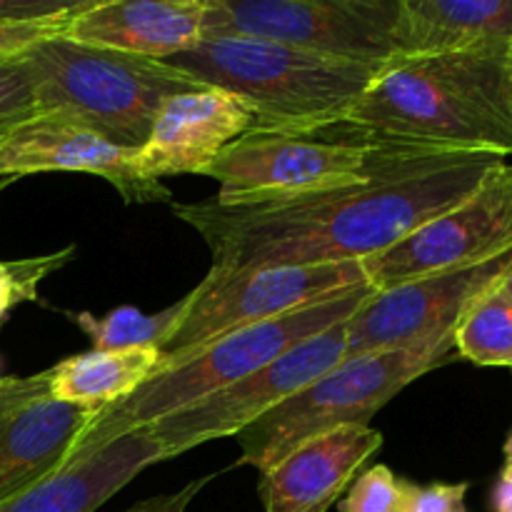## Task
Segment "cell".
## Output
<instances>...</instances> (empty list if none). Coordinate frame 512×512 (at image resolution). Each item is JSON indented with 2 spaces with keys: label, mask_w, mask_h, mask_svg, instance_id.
<instances>
[{
  "label": "cell",
  "mask_w": 512,
  "mask_h": 512,
  "mask_svg": "<svg viewBox=\"0 0 512 512\" xmlns=\"http://www.w3.org/2000/svg\"><path fill=\"white\" fill-rule=\"evenodd\" d=\"M495 153L390 145L368 180L268 205L173 203L210 250L213 270L363 263L455 208L503 168Z\"/></svg>",
  "instance_id": "cell-1"
},
{
  "label": "cell",
  "mask_w": 512,
  "mask_h": 512,
  "mask_svg": "<svg viewBox=\"0 0 512 512\" xmlns=\"http://www.w3.org/2000/svg\"><path fill=\"white\" fill-rule=\"evenodd\" d=\"M345 128L375 143L512 155V45L395 55L380 65Z\"/></svg>",
  "instance_id": "cell-2"
},
{
  "label": "cell",
  "mask_w": 512,
  "mask_h": 512,
  "mask_svg": "<svg viewBox=\"0 0 512 512\" xmlns=\"http://www.w3.org/2000/svg\"><path fill=\"white\" fill-rule=\"evenodd\" d=\"M168 63L243 98L253 110V130L285 135L343 125L380 70L245 35L203 40Z\"/></svg>",
  "instance_id": "cell-3"
},
{
  "label": "cell",
  "mask_w": 512,
  "mask_h": 512,
  "mask_svg": "<svg viewBox=\"0 0 512 512\" xmlns=\"http://www.w3.org/2000/svg\"><path fill=\"white\" fill-rule=\"evenodd\" d=\"M35 115H60L118 148L138 150L173 95L210 88L168 60L90 48L60 35L23 53Z\"/></svg>",
  "instance_id": "cell-4"
},
{
  "label": "cell",
  "mask_w": 512,
  "mask_h": 512,
  "mask_svg": "<svg viewBox=\"0 0 512 512\" xmlns=\"http://www.w3.org/2000/svg\"><path fill=\"white\" fill-rule=\"evenodd\" d=\"M373 293V285H363V288L350 290L338 298L305 305V308L280 315V318L245 325V328L233 330L205 348L195 350L188 358L168 365L150 380H145L128 398L100 410L98 418L80 438L70 463L113 443L120 435L158 423L165 415L188 408V405L258 373L260 368L278 360L295 345L353 318L355 310Z\"/></svg>",
  "instance_id": "cell-5"
},
{
  "label": "cell",
  "mask_w": 512,
  "mask_h": 512,
  "mask_svg": "<svg viewBox=\"0 0 512 512\" xmlns=\"http://www.w3.org/2000/svg\"><path fill=\"white\" fill-rule=\"evenodd\" d=\"M453 355L455 340L345 355L335 368L235 435L238 465L255 468L260 475L318 435L348 425H368L400 390L445 365Z\"/></svg>",
  "instance_id": "cell-6"
},
{
  "label": "cell",
  "mask_w": 512,
  "mask_h": 512,
  "mask_svg": "<svg viewBox=\"0 0 512 512\" xmlns=\"http://www.w3.org/2000/svg\"><path fill=\"white\" fill-rule=\"evenodd\" d=\"M388 143L368 138H325L248 130L230 143L208 178L218 180L215 203L225 208L268 205L328 193L368 180L388 155Z\"/></svg>",
  "instance_id": "cell-7"
},
{
  "label": "cell",
  "mask_w": 512,
  "mask_h": 512,
  "mask_svg": "<svg viewBox=\"0 0 512 512\" xmlns=\"http://www.w3.org/2000/svg\"><path fill=\"white\" fill-rule=\"evenodd\" d=\"M363 285H370L363 263L210 268L185 295L183 318L163 345V370L233 330L338 298Z\"/></svg>",
  "instance_id": "cell-8"
},
{
  "label": "cell",
  "mask_w": 512,
  "mask_h": 512,
  "mask_svg": "<svg viewBox=\"0 0 512 512\" xmlns=\"http://www.w3.org/2000/svg\"><path fill=\"white\" fill-rule=\"evenodd\" d=\"M400 0H208L205 38L275 40L328 58L385 65L395 58Z\"/></svg>",
  "instance_id": "cell-9"
},
{
  "label": "cell",
  "mask_w": 512,
  "mask_h": 512,
  "mask_svg": "<svg viewBox=\"0 0 512 512\" xmlns=\"http://www.w3.org/2000/svg\"><path fill=\"white\" fill-rule=\"evenodd\" d=\"M348 320L295 345L240 383L175 410L143 430L160 445L165 460L178 458L210 440L235 438L240 430L278 408L348 355Z\"/></svg>",
  "instance_id": "cell-10"
},
{
  "label": "cell",
  "mask_w": 512,
  "mask_h": 512,
  "mask_svg": "<svg viewBox=\"0 0 512 512\" xmlns=\"http://www.w3.org/2000/svg\"><path fill=\"white\" fill-rule=\"evenodd\" d=\"M512 253V165L495 170L470 198L420 225L385 253L363 260L373 290L425 275L473 268Z\"/></svg>",
  "instance_id": "cell-11"
},
{
  "label": "cell",
  "mask_w": 512,
  "mask_h": 512,
  "mask_svg": "<svg viewBox=\"0 0 512 512\" xmlns=\"http://www.w3.org/2000/svg\"><path fill=\"white\" fill-rule=\"evenodd\" d=\"M510 265L512 253L473 268L425 275L375 290L348 320V355L455 340V328L465 310L500 283Z\"/></svg>",
  "instance_id": "cell-12"
},
{
  "label": "cell",
  "mask_w": 512,
  "mask_h": 512,
  "mask_svg": "<svg viewBox=\"0 0 512 512\" xmlns=\"http://www.w3.org/2000/svg\"><path fill=\"white\" fill-rule=\"evenodd\" d=\"M98 413L55 398L48 370L0 378V503L65 468Z\"/></svg>",
  "instance_id": "cell-13"
},
{
  "label": "cell",
  "mask_w": 512,
  "mask_h": 512,
  "mask_svg": "<svg viewBox=\"0 0 512 512\" xmlns=\"http://www.w3.org/2000/svg\"><path fill=\"white\" fill-rule=\"evenodd\" d=\"M135 150L118 148L103 135L60 115H33L0 135V178L33 173H90L113 185L123 203H168L173 193L163 180L138 173Z\"/></svg>",
  "instance_id": "cell-14"
},
{
  "label": "cell",
  "mask_w": 512,
  "mask_h": 512,
  "mask_svg": "<svg viewBox=\"0 0 512 512\" xmlns=\"http://www.w3.org/2000/svg\"><path fill=\"white\" fill-rule=\"evenodd\" d=\"M255 118L243 98L223 88L173 95L155 115L153 130L133 160L140 175H205L230 143L253 130Z\"/></svg>",
  "instance_id": "cell-15"
},
{
  "label": "cell",
  "mask_w": 512,
  "mask_h": 512,
  "mask_svg": "<svg viewBox=\"0 0 512 512\" xmlns=\"http://www.w3.org/2000/svg\"><path fill=\"white\" fill-rule=\"evenodd\" d=\"M208 0H85L60 38L90 48L168 60L205 38Z\"/></svg>",
  "instance_id": "cell-16"
},
{
  "label": "cell",
  "mask_w": 512,
  "mask_h": 512,
  "mask_svg": "<svg viewBox=\"0 0 512 512\" xmlns=\"http://www.w3.org/2000/svg\"><path fill=\"white\" fill-rule=\"evenodd\" d=\"M380 448L383 433L370 425L318 435L260 473V503L265 512H328Z\"/></svg>",
  "instance_id": "cell-17"
},
{
  "label": "cell",
  "mask_w": 512,
  "mask_h": 512,
  "mask_svg": "<svg viewBox=\"0 0 512 512\" xmlns=\"http://www.w3.org/2000/svg\"><path fill=\"white\" fill-rule=\"evenodd\" d=\"M163 460L160 445L143 428L133 430L3 500L0 512H95L143 470Z\"/></svg>",
  "instance_id": "cell-18"
},
{
  "label": "cell",
  "mask_w": 512,
  "mask_h": 512,
  "mask_svg": "<svg viewBox=\"0 0 512 512\" xmlns=\"http://www.w3.org/2000/svg\"><path fill=\"white\" fill-rule=\"evenodd\" d=\"M393 40L405 58L512 45V0H400Z\"/></svg>",
  "instance_id": "cell-19"
},
{
  "label": "cell",
  "mask_w": 512,
  "mask_h": 512,
  "mask_svg": "<svg viewBox=\"0 0 512 512\" xmlns=\"http://www.w3.org/2000/svg\"><path fill=\"white\" fill-rule=\"evenodd\" d=\"M160 348L88 350L48 368L50 390L58 400L80 408L105 410L128 398L145 380L163 370Z\"/></svg>",
  "instance_id": "cell-20"
},
{
  "label": "cell",
  "mask_w": 512,
  "mask_h": 512,
  "mask_svg": "<svg viewBox=\"0 0 512 512\" xmlns=\"http://www.w3.org/2000/svg\"><path fill=\"white\" fill-rule=\"evenodd\" d=\"M455 355L483 368H512V298L500 283L463 313L455 328Z\"/></svg>",
  "instance_id": "cell-21"
},
{
  "label": "cell",
  "mask_w": 512,
  "mask_h": 512,
  "mask_svg": "<svg viewBox=\"0 0 512 512\" xmlns=\"http://www.w3.org/2000/svg\"><path fill=\"white\" fill-rule=\"evenodd\" d=\"M185 298L170 308L148 315L133 305H123L105 315L75 313L73 323L93 340L95 350H125V348H160L168 343L175 325L183 318Z\"/></svg>",
  "instance_id": "cell-22"
},
{
  "label": "cell",
  "mask_w": 512,
  "mask_h": 512,
  "mask_svg": "<svg viewBox=\"0 0 512 512\" xmlns=\"http://www.w3.org/2000/svg\"><path fill=\"white\" fill-rule=\"evenodd\" d=\"M78 248L68 245L48 255H35L23 260H0V325L8 320L18 305L38 303V290L48 275L68 265Z\"/></svg>",
  "instance_id": "cell-23"
},
{
  "label": "cell",
  "mask_w": 512,
  "mask_h": 512,
  "mask_svg": "<svg viewBox=\"0 0 512 512\" xmlns=\"http://www.w3.org/2000/svg\"><path fill=\"white\" fill-rule=\"evenodd\" d=\"M403 480L388 465H373L355 475L348 493L338 500L340 512H400Z\"/></svg>",
  "instance_id": "cell-24"
},
{
  "label": "cell",
  "mask_w": 512,
  "mask_h": 512,
  "mask_svg": "<svg viewBox=\"0 0 512 512\" xmlns=\"http://www.w3.org/2000/svg\"><path fill=\"white\" fill-rule=\"evenodd\" d=\"M35 115L33 85L23 53L0 60V135Z\"/></svg>",
  "instance_id": "cell-25"
},
{
  "label": "cell",
  "mask_w": 512,
  "mask_h": 512,
  "mask_svg": "<svg viewBox=\"0 0 512 512\" xmlns=\"http://www.w3.org/2000/svg\"><path fill=\"white\" fill-rule=\"evenodd\" d=\"M468 483H430L418 485L403 480L400 512H468Z\"/></svg>",
  "instance_id": "cell-26"
},
{
  "label": "cell",
  "mask_w": 512,
  "mask_h": 512,
  "mask_svg": "<svg viewBox=\"0 0 512 512\" xmlns=\"http://www.w3.org/2000/svg\"><path fill=\"white\" fill-rule=\"evenodd\" d=\"M83 3L85 0H0V28L65 23Z\"/></svg>",
  "instance_id": "cell-27"
},
{
  "label": "cell",
  "mask_w": 512,
  "mask_h": 512,
  "mask_svg": "<svg viewBox=\"0 0 512 512\" xmlns=\"http://www.w3.org/2000/svg\"><path fill=\"white\" fill-rule=\"evenodd\" d=\"M208 483H210V478L205 475V478L193 480V483H188L185 488L175 490V493L153 495V498H145V500H140V503L130 505V508L118 510V512H188L190 503L198 498L200 490H203Z\"/></svg>",
  "instance_id": "cell-28"
},
{
  "label": "cell",
  "mask_w": 512,
  "mask_h": 512,
  "mask_svg": "<svg viewBox=\"0 0 512 512\" xmlns=\"http://www.w3.org/2000/svg\"><path fill=\"white\" fill-rule=\"evenodd\" d=\"M63 25L65 23L30 25V28H0V60L15 58V55L25 53L30 45L40 43V40L50 38V35H58Z\"/></svg>",
  "instance_id": "cell-29"
},
{
  "label": "cell",
  "mask_w": 512,
  "mask_h": 512,
  "mask_svg": "<svg viewBox=\"0 0 512 512\" xmlns=\"http://www.w3.org/2000/svg\"><path fill=\"white\" fill-rule=\"evenodd\" d=\"M493 510L495 512H512V473L503 470L493 488Z\"/></svg>",
  "instance_id": "cell-30"
},
{
  "label": "cell",
  "mask_w": 512,
  "mask_h": 512,
  "mask_svg": "<svg viewBox=\"0 0 512 512\" xmlns=\"http://www.w3.org/2000/svg\"><path fill=\"white\" fill-rule=\"evenodd\" d=\"M503 453H505V468L503 470H510V473H512V430H510L508 440H505Z\"/></svg>",
  "instance_id": "cell-31"
},
{
  "label": "cell",
  "mask_w": 512,
  "mask_h": 512,
  "mask_svg": "<svg viewBox=\"0 0 512 512\" xmlns=\"http://www.w3.org/2000/svg\"><path fill=\"white\" fill-rule=\"evenodd\" d=\"M500 285H503V290H505V293H508L510 298H512V265H510V270H508V273L503 275V280H500Z\"/></svg>",
  "instance_id": "cell-32"
},
{
  "label": "cell",
  "mask_w": 512,
  "mask_h": 512,
  "mask_svg": "<svg viewBox=\"0 0 512 512\" xmlns=\"http://www.w3.org/2000/svg\"><path fill=\"white\" fill-rule=\"evenodd\" d=\"M10 183H13V180H10V178H0V193H3V190L8 188Z\"/></svg>",
  "instance_id": "cell-33"
},
{
  "label": "cell",
  "mask_w": 512,
  "mask_h": 512,
  "mask_svg": "<svg viewBox=\"0 0 512 512\" xmlns=\"http://www.w3.org/2000/svg\"><path fill=\"white\" fill-rule=\"evenodd\" d=\"M0 378H3V375H0Z\"/></svg>",
  "instance_id": "cell-34"
}]
</instances>
